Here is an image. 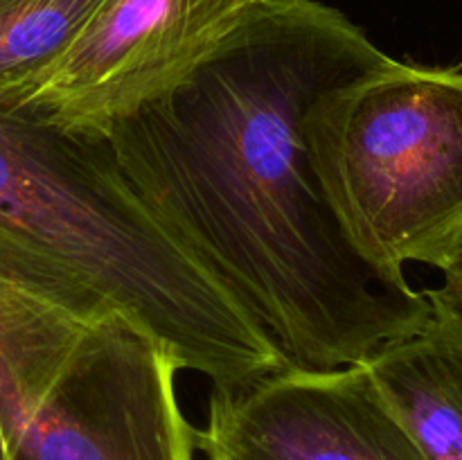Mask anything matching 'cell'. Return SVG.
Instances as JSON below:
<instances>
[{
  "label": "cell",
  "instance_id": "6da1fadb",
  "mask_svg": "<svg viewBox=\"0 0 462 460\" xmlns=\"http://www.w3.org/2000/svg\"><path fill=\"white\" fill-rule=\"evenodd\" d=\"M388 59L329 5L255 0L179 84L104 135L140 198L293 368L364 363L436 318L427 291L350 246L302 129L320 93Z\"/></svg>",
  "mask_w": 462,
  "mask_h": 460
},
{
  "label": "cell",
  "instance_id": "7a4b0ae2",
  "mask_svg": "<svg viewBox=\"0 0 462 460\" xmlns=\"http://www.w3.org/2000/svg\"><path fill=\"white\" fill-rule=\"evenodd\" d=\"M0 278L117 311L212 388L289 368L255 316L140 198L104 135L0 106Z\"/></svg>",
  "mask_w": 462,
  "mask_h": 460
},
{
  "label": "cell",
  "instance_id": "3957f363",
  "mask_svg": "<svg viewBox=\"0 0 462 460\" xmlns=\"http://www.w3.org/2000/svg\"><path fill=\"white\" fill-rule=\"evenodd\" d=\"M311 167L350 246L397 287L409 262L462 253V68L388 59L320 93L302 120Z\"/></svg>",
  "mask_w": 462,
  "mask_h": 460
},
{
  "label": "cell",
  "instance_id": "277c9868",
  "mask_svg": "<svg viewBox=\"0 0 462 460\" xmlns=\"http://www.w3.org/2000/svg\"><path fill=\"white\" fill-rule=\"evenodd\" d=\"M165 345L117 311L0 278V427L9 460H194Z\"/></svg>",
  "mask_w": 462,
  "mask_h": 460
},
{
  "label": "cell",
  "instance_id": "5b68a950",
  "mask_svg": "<svg viewBox=\"0 0 462 460\" xmlns=\"http://www.w3.org/2000/svg\"><path fill=\"white\" fill-rule=\"evenodd\" d=\"M255 0H108L14 106L68 131L106 135L179 84Z\"/></svg>",
  "mask_w": 462,
  "mask_h": 460
},
{
  "label": "cell",
  "instance_id": "8992f818",
  "mask_svg": "<svg viewBox=\"0 0 462 460\" xmlns=\"http://www.w3.org/2000/svg\"><path fill=\"white\" fill-rule=\"evenodd\" d=\"M194 446L206 460H424L364 363L212 388Z\"/></svg>",
  "mask_w": 462,
  "mask_h": 460
},
{
  "label": "cell",
  "instance_id": "52a82bcc",
  "mask_svg": "<svg viewBox=\"0 0 462 460\" xmlns=\"http://www.w3.org/2000/svg\"><path fill=\"white\" fill-rule=\"evenodd\" d=\"M431 302L427 329L379 347L364 365L424 460H462V327Z\"/></svg>",
  "mask_w": 462,
  "mask_h": 460
},
{
  "label": "cell",
  "instance_id": "ba28073f",
  "mask_svg": "<svg viewBox=\"0 0 462 460\" xmlns=\"http://www.w3.org/2000/svg\"><path fill=\"white\" fill-rule=\"evenodd\" d=\"M108 0H0V106H14Z\"/></svg>",
  "mask_w": 462,
  "mask_h": 460
},
{
  "label": "cell",
  "instance_id": "9c48e42d",
  "mask_svg": "<svg viewBox=\"0 0 462 460\" xmlns=\"http://www.w3.org/2000/svg\"><path fill=\"white\" fill-rule=\"evenodd\" d=\"M445 273V282L440 289H431L427 291L438 305L445 307L462 327V253L454 260L449 269L442 271Z\"/></svg>",
  "mask_w": 462,
  "mask_h": 460
},
{
  "label": "cell",
  "instance_id": "30bf717a",
  "mask_svg": "<svg viewBox=\"0 0 462 460\" xmlns=\"http://www.w3.org/2000/svg\"><path fill=\"white\" fill-rule=\"evenodd\" d=\"M0 460H9V449H7V440H5L3 427H0Z\"/></svg>",
  "mask_w": 462,
  "mask_h": 460
}]
</instances>
